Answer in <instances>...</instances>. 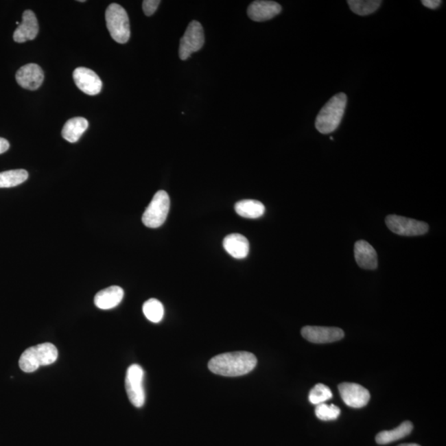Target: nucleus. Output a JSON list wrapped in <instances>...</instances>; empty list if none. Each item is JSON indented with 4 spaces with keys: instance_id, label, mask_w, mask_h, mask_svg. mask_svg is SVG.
I'll return each instance as SVG.
<instances>
[{
    "instance_id": "1",
    "label": "nucleus",
    "mask_w": 446,
    "mask_h": 446,
    "mask_svg": "<svg viewBox=\"0 0 446 446\" xmlns=\"http://www.w3.org/2000/svg\"><path fill=\"white\" fill-rule=\"evenodd\" d=\"M257 364V357L253 353L236 351L214 356L209 362V368L215 375L238 377L249 374Z\"/></svg>"
},
{
    "instance_id": "2",
    "label": "nucleus",
    "mask_w": 446,
    "mask_h": 446,
    "mask_svg": "<svg viewBox=\"0 0 446 446\" xmlns=\"http://www.w3.org/2000/svg\"><path fill=\"white\" fill-rule=\"evenodd\" d=\"M347 104V97L344 93L336 95L328 101L316 119V128L322 134L336 131L342 121Z\"/></svg>"
},
{
    "instance_id": "3",
    "label": "nucleus",
    "mask_w": 446,
    "mask_h": 446,
    "mask_svg": "<svg viewBox=\"0 0 446 446\" xmlns=\"http://www.w3.org/2000/svg\"><path fill=\"white\" fill-rule=\"evenodd\" d=\"M58 358V351L54 344H39L23 353L19 359V367L23 372L32 373L40 366H50Z\"/></svg>"
},
{
    "instance_id": "4",
    "label": "nucleus",
    "mask_w": 446,
    "mask_h": 446,
    "mask_svg": "<svg viewBox=\"0 0 446 446\" xmlns=\"http://www.w3.org/2000/svg\"><path fill=\"white\" fill-rule=\"evenodd\" d=\"M107 27L113 40L117 43L128 42L131 31L127 12L117 3H112L105 13Z\"/></svg>"
},
{
    "instance_id": "5",
    "label": "nucleus",
    "mask_w": 446,
    "mask_h": 446,
    "mask_svg": "<svg viewBox=\"0 0 446 446\" xmlns=\"http://www.w3.org/2000/svg\"><path fill=\"white\" fill-rule=\"evenodd\" d=\"M169 206L168 193L164 190L158 191L143 213V224L150 228H160L167 218Z\"/></svg>"
},
{
    "instance_id": "6",
    "label": "nucleus",
    "mask_w": 446,
    "mask_h": 446,
    "mask_svg": "<svg viewBox=\"0 0 446 446\" xmlns=\"http://www.w3.org/2000/svg\"><path fill=\"white\" fill-rule=\"evenodd\" d=\"M144 371L139 364H132L128 368L125 386L128 397L134 407L141 408L145 404L143 387Z\"/></svg>"
},
{
    "instance_id": "7",
    "label": "nucleus",
    "mask_w": 446,
    "mask_h": 446,
    "mask_svg": "<svg viewBox=\"0 0 446 446\" xmlns=\"http://www.w3.org/2000/svg\"><path fill=\"white\" fill-rule=\"evenodd\" d=\"M204 45V28L200 22L192 21L189 24L183 38L180 39L178 56L181 60H187L194 52L201 50Z\"/></svg>"
},
{
    "instance_id": "8",
    "label": "nucleus",
    "mask_w": 446,
    "mask_h": 446,
    "mask_svg": "<svg viewBox=\"0 0 446 446\" xmlns=\"http://www.w3.org/2000/svg\"><path fill=\"white\" fill-rule=\"evenodd\" d=\"M387 226L393 233L404 237L421 236L428 232L427 223L416 221L414 219L389 215L386 218Z\"/></svg>"
},
{
    "instance_id": "9",
    "label": "nucleus",
    "mask_w": 446,
    "mask_h": 446,
    "mask_svg": "<svg viewBox=\"0 0 446 446\" xmlns=\"http://www.w3.org/2000/svg\"><path fill=\"white\" fill-rule=\"evenodd\" d=\"M339 392L344 403L353 408L366 406L371 399V393L362 385L354 383H342L339 385Z\"/></svg>"
},
{
    "instance_id": "10",
    "label": "nucleus",
    "mask_w": 446,
    "mask_h": 446,
    "mask_svg": "<svg viewBox=\"0 0 446 446\" xmlns=\"http://www.w3.org/2000/svg\"><path fill=\"white\" fill-rule=\"evenodd\" d=\"M76 86L88 95H99L102 91L103 82L99 75L91 69L79 67L73 73Z\"/></svg>"
},
{
    "instance_id": "11",
    "label": "nucleus",
    "mask_w": 446,
    "mask_h": 446,
    "mask_svg": "<svg viewBox=\"0 0 446 446\" xmlns=\"http://www.w3.org/2000/svg\"><path fill=\"white\" fill-rule=\"evenodd\" d=\"M303 338L312 343L326 344L338 342L344 338V331L338 327H303Z\"/></svg>"
},
{
    "instance_id": "12",
    "label": "nucleus",
    "mask_w": 446,
    "mask_h": 446,
    "mask_svg": "<svg viewBox=\"0 0 446 446\" xmlns=\"http://www.w3.org/2000/svg\"><path fill=\"white\" fill-rule=\"evenodd\" d=\"M16 80L20 86L30 91H36L43 82L44 73L38 64H27L16 73Z\"/></svg>"
},
{
    "instance_id": "13",
    "label": "nucleus",
    "mask_w": 446,
    "mask_h": 446,
    "mask_svg": "<svg viewBox=\"0 0 446 446\" xmlns=\"http://www.w3.org/2000/svg\"><path fill=\"white\" fill-rule=\"evenodd\" d=\"M282 7L274 1H254L247 10L249 18L255 22H265L281 14Z\"/></svg>"
},
{
    "instance_id": "14",
    "label": "nucleus",
    "mask_w": 446,
    "mask_h": 446,
    "mask_svg": "<svg viewBox=\"0 0 446 446\" xmlns=\"http://www.w3.org/2000/svg\"><path fill=\"white\" fill-rule=\"evenodd\" d=\"M38 19L35 14L32 10H26L23 14L22 23L14 32V40L19 43L34 40L38 36Z\"/></svg>"
},
{
    "instance_id": "15",
    "label": "nucleus",
    "mask_w": 446,
    "mask_h": 446,
    "mask_svg": "<svg viewBox=\"0 0 446 446\" xmlns=\"http://www.w3.org/2000/svg\"><path fill=\"white\" fill-rule=\"evenodd\" d=\"M355 258L357 263L364 270H375L378 267V257L370 243L359 241L355 245Z\"/></svg>"
},
{
    "instance_id": "16",
    "label": "nucleus",
    "mask_w": 446,
    "mask_h": 446,
    "mask_svg": "<svg viewBox=\"0 0 446 446\" xmlns=\"http://www.w3.org/2000/svg\"><path fill=\"white\" fill-rule=\"evenodd\" d=\"M124 291L119 286H111L101 290L95 297V304L102 310L112 309L116 307L123 300Z\"/></svg>"
},
{
    "instance_id": "17",
    "label": "nucleus",
    "mask_w": 446,
    "mask_h": 446,
    "mask_svg": "<svg viewBox=\"0 0 446 446\" xmlns=\"http://www.w3.org/2000/svg\"><path fill=\"white\" fill-rule=\"evenodd\" d=\"M223 246L235 259H244L248 255L250 244L246 237L241 234H230L223 240Z\"/></svg>"
},
{
    "instance_id": "18",
    "label": "nucleus",
    "mask_w": 446,
    "mask_h": 446,
    "mask_svg": "<svg viewBox=\"0 0 446 446\" xmlns=\"http://www.w3.org/2000/svg\"><path fill=\"white\" fill-rule=\"evenodd\" d=\"M89 127L88 121L82 117L68 120L62 129V137L71 143H77Z\"/></svg>"
},
{
    "instance_id": "19",
    "label": "nucleus",
    "mask_w": 446,
    "mask_h": 446,
    "mask_svg": "<svg viewBox=\"0 0 446 446\" xmlns=\"http://www.w3.org/2000/svg\"><path fill=\"white\" fill-rule=\"evenodd\" d=\"M413 425L411 421H404L399 427L391 430V431H384L376 436L375 440L379 445H388L396 441L403 439L412 431Z\"/></svg>"
},
{
    "instance_id": "20",
    "label": "nucleus",
    "mask_w": 446,
    "mask_h": 446,
    "mask_svg": "<svg viewBox=\"0 0 446 446\" xmlns=\"http://www.w3.org/2000/svg\"><path fill=\"white\" fill-rule=\"evenodd\" d=\"M235 211L241 217L255 219L262 217L266 212V208L261 202L245 200L237 202Z\"/></svg>"
},
{
    "instance_id": "21",
    "label": "nucleus",
    "mask_w": 446,
    "mask_h": 446,
    "mask_svg": "<svg viewBox=\"0 0 446 446\" xmlns=\"http://www.w3.org/2000/svg\"><path fill=\"white\" fill-rule=\"evenodd\" d=\"M28 173L25 169H13L0 173V188L15 187L27 180Z\"/></svg>"
},
{
    "instance_id": "22",
    "label": "nucleus",
    "mask_w": 446,
    "mask_h": 446,
    "mask_svg": "<svg viewBox=\"0 0 446 446\" xmlns=\"http://www.w3.org/2000/svg\"><path fill=\"white\" fill-rule=\"evenodd\" d=\"M353 13L360 16L370 15L379 9L380 0H349L347 2Z\"/></svg>"
},
{
    "instance_id": "23",
    "label": "nucleus",
    "mask_w": 446,
    "mask_h": 446,
    "mask_svg": "<svg viewBox=\"0 0 446 446\" xmlns=\"http://www.w3.org/2000/svg\"><path fill=\"white\" fill-rule=\"evenodd\" d=\"M143 314L150 322L158 323L164 318V307L162 303L156 298L148 300L143 304Z\"/></svg>"
},
{
    "instance_id": "24",
    "label": "nucleus",
    "mask_w": 446,
    "mask_h": 446,
    "mask_svg": "<svg viewBox=\"0 0 446 446\" xmlns=\"http://www.w3.org/2000/svg\"><path fill=\"white\" fill-rule=\"evenodd\" d=\"M332 399L331 389L323 384H318L311 389L309 393V401L311 403L318 405Z\"/></svg>"
},
{
    "instance_id": "25",
    "label": "nucleus",
    "mask_w": 446,
    "mask_h": 446,
    "mask_svg": "<svg viewBox=\"0 0 446 446\" xmlns=\"http://www.w3.org/2000/svg\"><path fill=\"white\" fill-rule=\"evenodd\" d=\"M315 413L320 420L333 421L338 419L340 414V409L334 404L327 405L324 403L317 405Z\"/></svg>"
},
{
    "instance_id": "26",
    "label": "nucleus",
    "mask_w": 446,
    "mask_h": 446,
    "mask_svg": "<svg viewBox=\"0 0 446 446\" xmlns=\"http://www.w3.org/2000/svg\"><path fill=\"white\" fill-rule=\"evenodd\" d=\"M160 3V0H145L143 3L144 14L147 16H152L155 14Z\"/></svg>"
},
{
    "instance_id": "27",
    "label": "nucleus",
    "mask_w": 446,
    "mask_h": 446,
    "mask_svg": "<svg viewBox=\"0 0 446 446\" xmlns=\"http://www.w3.org/2000/svg\"><path fill=\"white\" fill-rule=\"evenodd\" d=\"M421 3L428 9L436 10L441 6L442 2L441 0H423Z\"/></svg>"
},
{
    "instance_id": "28",
    "label": "nucleus",
    "mask_w": 446,
    "mask_h": 446,
    "mask_svg": "<svg viewBox=\"0 0 446 446\" xmlns=\"http://www.w3.org/2000/svg\"><path fill=\"white\" fill-rule=\"evenodd\" d=\"M10 145L9 141L0 137V154L5 153L10 149Z\"/></svg>"
},
{
    "instance_id": "29",
    "label": "nucleus",
    "mask_w": 446,
    "mask_h": 446,
    "mask_svg": "<svg viewBox=\"0 0 446 446\" xmlns=\"http://www.w3.org/2000/svg\"><path fill=\"white\" fill-rule=\"evenodd\" d=\"M399 446H421V445H417V444H403V445H400Z\"/></svg>"
}]
</instances>
